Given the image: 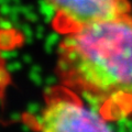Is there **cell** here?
Segmentation results:
<instances>
[{
    "label": "cell",
    "instance_id": "obj_3",
    "mask_svg": "<svg viewBox=\"0 0 132 132\" xmlns=\"http://www.w3.org/2000/svg\"><path fill=\"white\" fill-rule=\"evenodd\" d=\"M54 11L53 28L65 35L99 21L130 13L129 0H45Z\"/></svg>",
    "mask_w": 132,
    "mask_h": 132
},
{
    "label": "cell",
    "instance_id": "obj_1",
    "mask_svg": "<svg viewBox=\"0 0 132 132\" xmlns=\"http://www.w3.org/2000/svg\"><path fill=\"white\" fill-rule=\"evenodd\" d=\"M56 72L108 122L132 116V13L63 35Z\"/></svg>",
    "mask_w": 132,
    "mask_h": 132
},
{
    "label": "cell",
    "instance_id": "obj_2",
    "mask_svg": "<svg viewBox=\"0 0 132 132\" xmlns=\"http://www.w3.org/2000/svg\"><path fill=\"white\" fill-rule=\"evenodd\" d=\"M26 123L34 130L46 132L109 130V122L64 84L48 90L43 108L36 116H27Z\"/></svg>",
    "mask_w": 132,
    "mask_h": 132
}]
</instances>
